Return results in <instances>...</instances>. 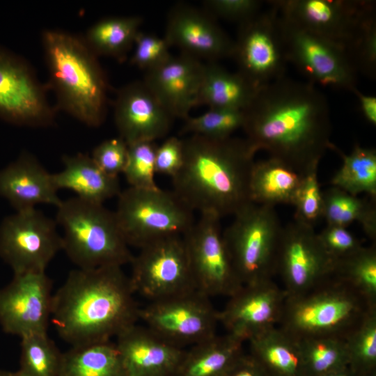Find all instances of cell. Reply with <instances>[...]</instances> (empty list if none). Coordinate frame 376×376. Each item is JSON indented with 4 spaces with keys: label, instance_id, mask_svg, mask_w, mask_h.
<instances>
[{
    "label": "cell",
    "instance_id": "obj_29",
    "mask_svg": "<svg viewBox=\"0 0 376 376\" xmlns=\"http://www.w3.org/2000/svg\"><path fill=\"white\" fill-rule=\"evenodd\" d=\"M301 178L299 173L276 158L255 162L249 183L251 201L274 207L292 205Z\"/></svg>",
    "mask_w": 376,
    "mask_h": 376
},
{
    "label": "cell",
    "instance_id": "obj_37",
    "mask_svg": "<svg viewBox=\"0 0 376 376\" xmlns=\"http://www.w3.org/2000/svg\"><path fill=\"white\" fill-rule=\"evenodd\" d=\"M348 366L359 376L376 372V308L345 338Z\"/></svg>",
    "mask_w": 376,
    "mask_h": 376
},
{
    "label": "cell",
    "instance_id": "obj_11",
    "mask_svg": "<svg viewBox=\"0 0 376 376\" xmlns=\"http://www.w3.org/2000/svg\"><path fill=\"white\" fill-rule=\"evenodd\" d=\"M139 320L170 343L184 348L217 334L219 311L210 298L197 290L149 301Z\"/></svg>",
    "mask_w": 376,
    "mask_h": 376
},
{
    "label": "cell",
    "instance_id": "obj_25",
    "mask_svg": "<svg viewBox=\"0 0 376 376\" xmlns=\"http://www.w3.org/2000/svg\"><path fill=\"white\" fill-rule=\"evenodd\" d=\"M63 169L52 174L56 189L74 191L77 197L95 203L104 201L120 193L118 178L105 173L88 154L65 155Z\"/></svg>",
    "mask_w": 376,
    "mask_h": 376
},
{
    "label": "cell",
    "instance_id": "obj_9",
    "mask_svg": "<svg viewBox=\"0 0 376 376\" xmlns=\"http://www.w3.org/2000/svg\"><path fill=\"white\" fill-rule=\"evenodd\" d=\"M278 17L286 61L309 83L353 93L357 90V71L342 45L285 20L279 13Z\"/></svg>",
    "mask_w": 376,
    "mask_h": 376
},
{
    "label": "cell",
    "instance_id": "obj_31",
    "mask_svg": "<svg viewBox=\"0 0 376 376\" xmlns=\"http://www.w3.org/2000/svg\"><path fill=\"white\" fill-rule=\"evenodd\" d=\"M142 22L139 16L103 18L90 26L83 38L97 56H110L123 62L134 47Z\"/></svg>",
    "mask_w": 376,
    "mask_h": 376
},
{
    "label": "cell",
    "instance_id": "obj_1",
    "mask_svg": "<svg viewBox=\"0 0 376 376\" xmlns=\"http://www.w3.org/2000/svg\"><path fill=\"white\" fill-rule=\"evenodd\" d=\"M245 139L300 174L318 166L330 143L326 97L311 83L284 77L260 87L243 110Z\"/></svg>",
    "mask_w": 376,
    "mask_h": 376
},
{
    "label": "cell",
    "instance_id": "obj_30",
    "mask_svg": "<svg viewBox=\"0 0 376 376\" xmlns=\"http://www.w3.org/2000/svg\"><path fill=\"white\" fill-rule=\"evenodd\" d=\"M58 376H127L111 340L71 346L63 352Z\"/></svg>",
    "mask_w": 376,
    "mask_h": 376
},
{
    "label": "cell",
    "instance_id": "obj_47",
    "mask_svg": "<svg viewBox=\"0 0 376 376\" xmlns=\"http://www.w3.org/2000/svg\"><path fill=\"white\" fill-rule=\"evenodd\" d=\"M225 376H268L249 354L244 352L235 361Z\"/></svg>",
    "mask_w": 376,
    "mask_h": 376
},
{
    "label": "cell",
    "instance_id": "obj_7",
    "mask_svg": "<svg viewBox=\"0 0 376 376\" xmlns=\"http://www.w3.org/2000/svg\"><path fill=\"white\" fill-rule=\"evenodd\" d=\"M282 228L274 206L252 202L234 214L223 237L242 285L272 279Z\"/></svg>",
    "mask_w": 376,
    "mask_h": 376
},
{
    "label": "cell",
    "instance_id": "obj_35",
    "mask_svg": "<svg viewBox=\"0 0 376 376\" xmlns=\"http://www.w3.org/2000/svg\"><path fill=\"white\" fill-rule=\"evenodd\" d=\"M21 338L19 376H58L63 354L47 332Z\"/></svg>",
    "mask_w": 376,
    "mask_h": 376
},
{
    "label": "cell",
    "instance_id": "obj_24",
    "mask_svg": "<svg viewBox=\"0 0 376 376\" xmlns=\"http://www.w3.org/2000/svg\"><path fill=\"white\" fill-rule=\"evenodd\" d=\"M57 191L52 174L27 152L0 169V196L15 211L36 208L40 204L57 207L62 201Z\"/></svg>",
    "mask_w": 376,
    "mask_h": 376
},
{
    "label": "cell",
    "instance_id": "obj_18",
    "mask_svg": "<svg viewBox=\"0 0 376 376\" xmlns=\"http://www.w3.org/2000/svg\"><path fill=\"white\" fill-rule=\"evenodd\" d=\"M52 282L46 272L13 274L0 288V326L20 338L47 332L52 308Z\"/></svg>",
    "mask_w": 376,
    "mask_h": 376
},
{
    "label": "cell",
    "instance_id": "obj_10",
    "mask_svg": "<svg viewBox=\"0 0 376 376\" xmlns=\"http://www.w3.org/2000/svg\"><path fill=\"white\" fill-rule=\"evenodd\" d=\"M130 262L135 294L148 301L196 290L182 236H171L139 249Z\"/></svg>",
    "mask_w": 376,
    "mask_h": 376
},
{
    "label": "cell",
    "instance_id": "obj_38",
    "mask_svg": "<svg viewBox=\"0 0 376 376\" xmlns=\"http://www.w3.org/2000/svg\"><path fill=\"white\" fill-rule=\"evenodd\" d=\"M244 120L243 111L209 109L198 116L185 118L180 134L199 135L214 139H227L242 128Z\"/></svg>",
    "mask_w": 376,
    "mask_h": 376
},
{
    "label": "cell",
    "instance_id": "obj_4",
    "mask_svg": "<svg viewBox=\"0 0 376 376\" xmlns=\"http://www.w3.org/2000/svg\"><path fill=\"white\" fill-rule=\"evenodd\" d=\"M42 44L57 107L89 127L101 125L108 85L97 56L83 37L60 29L43 31Z\"/></svg>",
    "mask_w": 376,
    "mask_h": 376
},
{
    "label": "cell",
    "instance_id": "obj_27",
    "mask_svg": "<svg viewBox=\"0 0 376 376\" xmlns=\"http://www.w3.org/2000/svg\"><path fill=\"white\" fill-rule=\"evenodd\" d=\"M249 354L268 376H307L299 341L279 327L248 340Z\"/></svg>",
    "mask_w": 376,
    "mask_h": 376
},
{
    "label": "cell",
    "instance_id": "obj_17",
    "mask_svg": "<svg viewBox=\"0 0 376 376\" xmlns=\"http://www.w3.org/2000/svg\"><path fill=\"white\" fill-rule=\"evenodd\" d=\"M232 57L237 72L258 88L284 77L287 61L274 7L239 24Z\"/></svg>",
    "mask_w": 376,
    "mask_h": 376
},
{
    "label": "cell",
    "instance_id": "obj_46",
    "mask_svg": "<svg viewBox=\"0 0 376 376\" xmlns=\"http://www.w3.org/2000/svg\"><path fill=\"white\" fill-rule=\"evenodd\" d=\"M184 162L183 140L178 136L167 138L155 150L156 173L172 178L180 171Z\"/></svg>",
    "mask_w": 376,
    "mask_h": 376
},
{
    "label": "cell",
    "instance_id": "obj_34",
    "mask_svg": "<svg viewBox=\"0 0 376 376\" xmlns=\"http://www.w3.org/2000/svg\"><path fill=\"white\" fill-rule=\"evenodd\" d=\"M297 340L307 376H322L348 366L345 338L322 336Z\"/></svg>",
    "mask_w": 376,
    "mask_h": 376
},
{
    "label": "cell",
    "instance_id": "obj_32",
    "mask_svg": "<svg viewBox=\"0 0 376 376\" xmlns=\"http://www.w3.org/2000/svg\"><path fill=\"white\" fill-rule=\"evenodd\" d=\"M322 218L327 224L346 228L357 221L366 235L375 241V200L361 198L334 187L322 192Z\"/></svg>",
    "mask_w": 376,
    "mask_h": 376
},
{
    "label": "cell",
    "instance_id": "obj_19",
    "mask_svg": "<svg viewBox=\"0 0 376 376\" xmlns=\"http://www.w3.org/2000/svg\"><path fill=\"white\" fill-rule=\"evenodd\" d=\"M287 294L272 279L243 285L229 297L219 321L226 334L248 341L255 336L278 327Z\"/></svg>",
    "mask_w": 376,
    "mask_h": 376
},
{
    "label": "cell",
    "instance_id": "obj_16",
    "mask_svg": "<svg viewBox=\"0 0 376 376\" xmlns=\"http://www.w3.org/2000/svg\"><path fill=\"white\" fill-rule=\"evenodd\" d=\"M42 86L29 63L0 46V118L29 127H47L55 120Z\"/></svg>",
    "mask_w": 376,
    "mask_h": 376
},
{
    "label": "cell",
    "instance_id": "obj_44",
    "mask_svg": "<svg viewBox=\"0 0 376 376\" xmlns=\"http://www.w3.org/2000/svg\"><path fill=\"white\" fill-rule=\"evenodd\" d=\"M318 235L324 249L335 263L363 246L361 240L343 226L327 224Z\"/></svg>",
    "mask_w": 376,
    "mask_h": 376
},
{
    "label": "cell",
    "instance_id": "obj_49",
    "mask_svg": "<svg viewBox=\"0 0 376 376\" xmlns=\"http://www.w3.org/2000/svg\"><path fill=\"white\" fill-rule=\"evenodd\" d=\"M322 376H359L354 371H352L349 366L331 373L326 374Z\"/></svg>",
    "mask_w": 376,
    "mask_h": 376
},
{
    "label": "cell",
    "instance_id": "obj_48",
    "mask_svg": "<svg viewBox=\"0 0 376 376\" xmlns=\"http://www.w3.org/2000/svg\"><path fill=\"white\" fill-rule=\"evenodd\" d=\"M359 99L360 107L365 118L372 125H376V97L361 93L358 90L354 92Z\"/></svg>",
    "mask_w": 376,
    "mask_h": 376
},
{
    "label": "cell",
    "instance_id": "obj_21",
    "mask_svg": "<svg viewBox=\"0 0 376 376\" xmlns=\"http://www.w3.org/2000/svg\"><path fill=\"white\" fill-rule=\"evenodd\" d=\"M173 119L143 81L129 83L117 91L114 121L119 137L127 145L165 136Z\"/></svg>",
    "mask_w": 376,
    "mask_h": 376
},
{
    "label": "cell",
    "instance_id": "obj_14",
    "mask_svg": "<svg viewBox=\"0 0 376 376\" xmlns=\"http://www.w3.org/2000/svg\"><path fill=\"white\" fill-rule=\"evenodd\" d=\"M335 261L314 227L295 220L282 228L276 258L287 296L304 294L333 276Z\"/></svg>",
    "mask_w": 376,
    "mask_h": 376
},
{
    "label": "cell",
    "instance_id": "obj_41",
    "mask_svg": "<svg viewBox=\"0 0 376 376\" xmlns=\"http://www.w3.org/2000/svg\"><path fill=\"white\" fill-rule=\"evenodd\" d=\"M130 64L147 72L166 62L172 55L164 38L140 31L137 34Z\"/></svg>",
    "mask_w": 376,
    "mask_h": 376
},
{
    "label": "cell",
    "instance_id": "obj_2",
    "mask_svg": "<svg viewBox=\"0 0 376 376\" xmlns=\"http://www.w3.org/2000/svg\"><path fill=\"white\" fill-rule=\"evenodd\" d=\"M135 295L120 266L77 268L54 293L51 321L71 346L111 340L139 320Z\"/></svg>",
    "mask_w": 376,
    "mask_h": 376
},
{
    "label": "cell",
    "instance_id": "obj_26",
    "mask_svg": "<svg viewBox=\"0 0 376 376\" xmlns=\"http://www.w3.org/2000/svg\"><path fill=\"white\" fill-rule=\"evenodd\" d=\"M258 88L238 72H231L217 62L204 63L197 106L243 111Z\"/></svg>",
    "mask_w": 376,
    "mask_h": 376
},
{
    "label": "cell",
    "instance_id": "obj_5",
    "mask_svg": "<svg viewBox=\"0 0 376 376\" xmlns=\"http://www.w3.org/2000/svg\"><path fill=\"white\" fill-rule=\"evenodd\" d=\"M375 308L376 304L333 275L304 294L287 296L278 327L297 340L346 338Z\"/></svg>",
    "mask_w": 376,
    "mask_h": 376
},
{
    "label": "cell",
    "instance_id": "obj_51",
    "mask_svg": "<svg viewBox=\"0 0 376 376\" xmlns=\"http://www.w3.org/2000/svg\"><path fill=\"white\" fill-rule=\"evenodd\" d=\"M363 376H376V372L372 373H370V374H368V375H363Z\"/></svg>",
    "mask_w": 376,
    "mask_h": 376
},
{
    "label": "cell",
    "instance_id": "obj_36",
    "mask_svg": "<svg viewBox=\"0 0 376 376\" xmlns=\"http://www.w3.org/2000/svg\"><path fill=\"white\" fill-rule=\"evenodd\" d=\"M334 276L348 283L376 304V246H362L335 263Z\"/></svg>",
    "mask_w": 376,
    "mask_h": 376
},
{
    "label": "cell",
    "instance_id": "obj_6",
    "mask_svg": "<svg viewBox=\"0 0 376 376\" xmlns=\"http://www.w3.org/2000/svg\"><path fill=\"white\" fill-rule=\"evenodd\" d=\"M56 221L63 230L62 250L77 268L122 267L132 260L114 212L103 204L68 198L57 207Z\"/></svg>",
    "mask_w": 376,
    "mask_h": 376
},
{
    "label": "cell",
    "instance_id": "obj_43",
    "mask_svg": "<svg viewBox=\"0 0 376 376\" xmlns=\"http://www.w3.org/2000/svg\"><path fill=\"white\" fill-rule=\"evenodd\" d=\"M128 155V145L120 137L105 140L93 150L91 157L107 175L118 178L123 173Z\"/></svg>",
    "mask_w": 376,
    "mask_h": 376
},
{
    "label": "cell",
    "instance_id": "obj_42",
    "mask_svg": "<svg viewBox=\"0 0 376 376\" xmlns=\"http://www.w3.org/2000/svg\"><path fill=\"white\" fill-rule=\"evenodd\" d=\"M347 54L357 72L373 79L376 70V22L371 17L363 26Z\"/></svg>",
    "mask_w": 376,
    "mask_h": 376
},
{
    "label": "cell",
    "instance_id": "obj_22",
    "mask_svg": "<svg viewBox=\"0 0 376 376\" xmlns=\"http://www.w3.org/2000/svg\"><path fill=\"white\" fill-rule=\"evenodd\" d=\"M203 68L201 60L180 53L146 72L143 81L174 119L185 120L197 106Z\"/></svg>",
    "mask_w": 376,
    "mask_h": 376
},
{
    "label": "cell",
    "instance_id": "obj_45",
    "mask_svg": "<svg viewBox=\"0 0 376 376\" xmlns=\"http://www.w3.org/2000/svg\"><path fill=\"white\" fill-rule=\"evenodd\" d=\"M206 10L213 17L244 22L259 13L261 1L256 0H208L204 1Z\"/></svg>",
    "mask_w": 376,
    "mask_h": 376
},
{
    "label": "cell",
    "instance_id": "obj_28",
    "mask_svg": "<svg viewBox=\"0 0 376 376\" xmlns=\"http://www.w3.org/2000/svg\"><path fill=\"white\" fill-rule=\"evenodd\" d=\"M243 343L226 334L193 345L185 350L176 376H225L244 353Z\"/></svg>",
    "mask_w": 376,
    "mask_h": 376
},
{
    "label": "cell",
    "instance_id": "obj_50",
    "mask_svg": "<svg viewBox=\"0 0 376 376\" xmlns=\"http://www.w3.org/2000/svg\"><path fill=\"white\" fill-rule=\"evenodd\" d=\"M0 376H19L17 371H10L0 368Z\"/></svg>",
    "mask_w": 376,
    "mask_h": 376
},
{
    "label": "cell",
    "instance_id": "obj_23",
    "mask_svg": "<svg viewBox=\"0 0 376 376\" xmlns=\"http://www.w3.org/2000/svg\"><path fill=\"white\" fill-rule=\"evenodd\" d=\"M116 338L127 376H176L186 350L137 324Z\"/></svg>",
    "mask_w": 376,
    "mask_h": 376
},
{
    "label": "cell",
    "instance_id": "obj_33",
    "mask_svg": "<svg viewBox=\"0 0 376 376\" xmlns=\"http://www.w3.org/2000/svg\"><path fill=\"white\" fill-rule=\"evenodd\" d=\"M343 164L332 177V187L357 196L366 193L376 198V151L355 145L348 155L340 153Z\"/></svg>",
    "mask_w": 376,
    "mask_h": 376
},
{
    "label": "cell",
    "instance_id": "obj_15",
    "mask_svg": "<svg viewBox=\"0 0 376 376\" xmlns=\"http://www.w3.org/2000/svg\"><path fill=\"white\" fill-rule=\"evenodd\" d=\"M272 4L282 18L338 43L347 52L366 22L375 16L369 1L281 0Z\"/></svg>",
    "mask_w": 376,
    "mask_h": 376
},
{
    "label": "cell",
    "instance_id": "obj_39",
    "mask_svg": "<svg viewBox=\"0 0 376 376\" xmlns=\"http://www.w3.org/2000/svg\"><path fill=\"white\" fill-rule=\"evenodd\" d=\"M155 141H143L128 145L127 164L123 171L130 187L155 189L159 188L155 180Z\"/></svg>",
    "mask_w": 376,
    "mask_h": 376
},
{
    "label": "cell",
    "instance_id": "obj_40",
    "mask_svg": "<svg viewBox=\"0 0 376 376\" xmlns=\"http://www.w3.org/2000/svg\"><path fill=\"white\" fill-rule=\"evenodd\" d=\"M318 168L301 173V182L292 203L295 207V220L313 227L322 218V192L318 182Z\"/></svg>",
    "mask_w": 376,
    "mask_h": 376
},
{
    "label": "cell",
    "instance_id": "obj_8",
    "mask_svg": "<svg viewBox=\"0 0 376 376\" xmlns=\"http://www.w3.org/2000/svg\"><path fill=\"white\" fill-rule=\"evenodd\" d=\"M114 212L128 245L142 246L171 236H183L195 222L193 211L173 192L130 187L119 194Z\"/></svg>",
    "mask_w": 376,
    "mask_h": 376
},
{
    "label": "cell",
    "instance_id": "obj_13",
    "mask_svg": "<svg viewBox=\"0 0 376 376\" xmlns=\"http://www.w3.org/2000/svg\"><path fill=\"white\" fill-rule=\"evenodd\" d=\"M221 219L201 214L182 236L196 290L209 297H230L243 285L225 244Z\"/></svg>",
    "mask_w": 376,
    "mask_h": 376
},
{
    "label": "cell",
    "instance_id": "obj_20",
    "mask_svg": "<svg viewBox=\"0 0 376 376\" xmlns=\"http://www.w3.org/2000/svg\"><path fill=\"white\" fill-rule=\"evenodd\" d=\"M164 38L169 46L201 61L217 62L233 56L234 40L207 11L178 4L166 20Z\"/></svg>",
    "mask_w": 376,
    "mask_h": 376
},
{
    "label": "cell",
    "instance_id": "obj_12",
    "mask_svg": "<svg viewBox=\"0 0 376 376\" xmlns=\"http://www.w3.org/2000/svg\"><path fill=\"white\" fill-rule=\"evenodd\" d=\"M61 250L56 220L36 208L15 211L0 224V258L13 274L46 272Z\"/></svg>",
    "mask_w": 376,
    "mask_h": 376
},
{
    "label": "cell",
    "instance_id": "obj_3",
    "mask_svg": "<svg viewBox=\"0 0 376 376\" xmlns=\"http://www.w3.org/2000/svg\"><path fill=\"white\" fill-rule=\"evenodd\" d=\"M184 162L173 180V192L191 211L220 219L252 203L249 183L256 152L245 139H182Z\"/></svg>",
    "mask_w": 376,
    "mask_h": 376
}]
</instances>
